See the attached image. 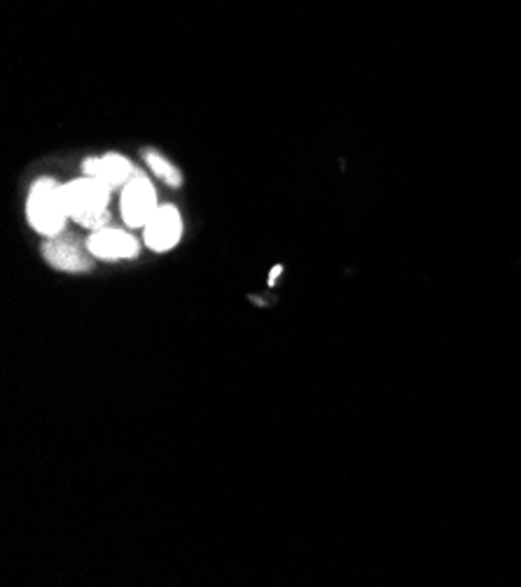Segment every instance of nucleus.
Instances as JSON below:
<instances>
[{
    "instance_id": "obj_1",
    "label": "nucleus",
    "mask_w": 521,
    "mask_h": 587,
    "mask_svg": "<svg viewBox=\"0 0 521 587\" xmlns=\"http://www.w3.org/2000/svg\"><path fill=\"white\" fill-rule=\"evenodd\" d=\"M64 204L68 211V218L77 225L89 227L92 232L110 225V188L102 181L77 179L62 185Z\"/></svg>"
},
{
    "instance_id": "obj_7",
    "label": "nucleus",
    "mask_w": 521,
    "mask_h": 587,
    "mask_svg": "<svg viewBox=\"0 0 521 587\" xmlns=\"http://www.w3.org/2000/svg\"><path fill=\"white\" fill-rule=\"evenodd\" d=\"M83 171H85V175H89V179L102 181L110 190L125 188L138 173L136 167L127 158H123V154H115V152L104 154V158H89L83 164Z\"/></svg>"
},
{
    "instance_id": "obj_6",
    "label": "nucleus",
    "mask_w": 521,
    "mask_h": 587,
    "mask_svg": "<svg viewBox=\"0 0 521 587\" xmlns=\"http://www.w3.org/2000/svg\"><path fill=\"white\" fill-rule=\"evenodd\" d=\"M87 248L98 260H129L138 256V242L134 234L117 227H102L92 232Z\"/></svg>"
},
{
    "instance_id": "obj_3",
    "label": "nucleus",
    "mask_w": 521,
    "mask_h": 587,
    "mask_svg": "<svg viewBox=\"0 0 521 587\" xmlns=\"http://www.w3.org/2000/svg\"><path fill=\"white\" fill-rule=\"evenodd\" d=\"M43 258L50 267L68 274H79L92 269V253L87 248V242L83 244L75 234H56L43 246Z\"/></svg>"
},
{
    "instance_id": "obj_4",
    "label": "nucleus",
    "mask_w": 521,
    "mask_h": 587,
    "mask_svg": "<svg viewBox=\"0 0 521 587\" xmlns=\"http://www.w3.org/2000/svg\"><path fill=\"white\" fill-rule=\"evenodd\" d=\"M157 192L143 173H136L134 179L123 188L119 209L129 227H146L150 215L157 211Z\"/></svg>"
},
{
    "instance_id": "obj_5",
    "label": "nucleus",
    "mask_w": 521,
    "mask_h": 587,
    "mask_svg": "<svg viewBox=\"0 0 521 587\" xmlns=\"http://www.w3.org/2000/svg\"><path fill=\"white\" fill-rule=\"evenodd\" d=\"M143 232L146 244L157 253H164L171 250L180 242V237H183V218H180V213L173 204L157 206Z\"/></svg>"
},
{
    "instance_id": "obj_2",
    "label": "nucleus",
    "mask_w": 521,
    "mask_h": 587,
    "mask_svg": "<svg viewBox=\"0 0 521 587\" xmlns=\"http://www.w3.org/2000/svg\"><path fill=\"white\" fill-rule=\"evenodd\" d=\"M26 213H29V223L33 225L35 232L45 234L50 239L56 237V234H62L68 221L62 185L52 179H40L38 183H33L29 192Z\"/></svg>"
},
{
    "instance_id": "obj_8",
    "label": "nucleus",
    "mask_w": 521,
    "mask_h": 587,
    "mask_svg": "<svg viewBox=\"0 0 521 587\" xmlns=\"http://www.w3.org/2000/svg\"><path fill=\"white\" fill-rule=\"evenodd\" d=\"M146 162H148V167H150V171L157 175V179H162L164 183H169V185H180V183H183V175H180V171L164 158V154H159V152H155V150H150L148 154H146Z\"/></svg>"
}]
</instances>
